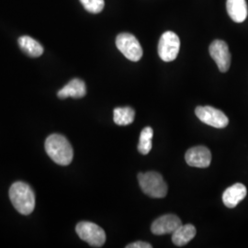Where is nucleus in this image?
Wrapping results in <instances>:
<instances>
[{
	"label": "nucleus",
	"instance_id": "17",
	"mask_svg": "<svg viewBox=\"0 0 248 248\" xmlns=\"http://www.w3.org/2000/svg\"><path fill=\"white\" fill-rule=\"evenodd\" d=\"M153 136H154V131L151 127H145L140 134V139L138 143V151L140 154L143 155H148L150 153L152 146H153Z\"/></svg>",
	"mask_w": 248,
	"mask_h": 248
},
{
	"label": "nucleus",
	"instance_id": "15",
	"mask_svg": "<svg viewBox=\"0 0 248 248\" xmlns=\"http://www.w3.org/2000/svg\"><path fill=\"white\" fill-rule=\"evenodd\" d=\"M20 49L31 57H39L44 53L42 45L30 36H22L18 39Z\"/></svg>",
	"mask_w": 248,
	"mask_h": 248
},
{
	"label": "nucleus",
	"instance_id": "5",
	"mask_svg": "<svg viewBox=\"0 0 248 248\" xmlns=\"http://www.w3.org/2000/svg\"><path fill=\"white\" fill-rule=\"evenodd\" d=\"M116 46L124 56L133 62H138L142 57V48L135 36L124 32L117 36Z\"/></svg>",
	"mask_w": 248,
	"mask_h": 248
},
{
	"label": "nucleus",
	"instance_id": "9",
	"mask_svg": "<svg viewBox=\"0 0 248 248\" xmlns=\"http://www.w3.org/2000/svg\"><path fill=\"white\" fill-rule=\"evenodd\" d=\"M185 159L190 167L205 169L211 165L212 153L205 146H196L187 150Z\"/></svg>",
	"mask_w": 248,
	"mask_h": 248
},
{
	"label": "nucleus",
	"instance_id": "7",
	"mask_svg": "<svg viewBox=\"0 0 248 248\" xmlns=\"http://www.w3.org/2000/svg\"><path fill=\"white\" fill-rule=\"evenodd\" d=\"M195 114L201 122L217 129L225 128L229 124L228 117L222 110L213 107H197Z\"/></svg>",
	"mask_w": 248,
	"mask_h": 248
},
{
	"label": "nucleus",
	"instance_id": "6",
	"mask_svg": "<svg viewBox=\"0 0 248 248\" xmlns=\"http://www.w3.org/2000/svg\"><path fill=\"white\" fill-rule=\"evenodd\" d=\"M180 49V40L173 31H166L160 38L158 54L164 62H172L178 55Z\"/></svg>",
	"mask_w": 248,
	"mask_h": 248
},
{
	"label": "nucleus",
	"instance_id": "1",
	"mask_svg": "<svg viewBox=\"0 0 248 248\" xmlns=\"http://www.w3.org/2000/svg\"><path fill=\"white\" fill-rule=\"evenodd\" d=\"M45 151L50 158L60 166H68L74 157V151L68 140L58 133L51 134L45 141Z\"/></svg>",
	"mask_w": 248,
	"mask_h": 248
},
{
	"label": "nucleus",
	"instance_id": "13",
	"mask_svg": "<svg viewBox=\"0 0 248 248\" xmlns=\"http://www.w3.org/2000/svg\"><path fill=\"white\" fill-rule=\"evenodd\" d=\"M226 9L228 15L234 22H244L248 17V5L246 0H227Z\"/></svg>",
	"mask_w": 248,
	"mask_h": 248
},
{
	"label": "nucleus",
	"instance_id": "14",
	"mask_svg": "<svg viewBox=\"0 0 248 248\" xmlns=\"http://www.w3.org/2000/svg\"><path fill=\"white\" fill-rule=\"evenodd\" d=\"M195 226L192 224H181L177 230L172 233V242L177 247H184L188 242L195 237Z\"/></svg>",
	"mask_w": 248,
	"mask_h": 248
},
{
	"label": "nucleus",
	"instance_id": "19",
	"mask_svg": "<svg viewBox=\"0 0 248 248\" xmlns=\"http://www.w3.org/2000/svg\"><path fill=\"white\" fill-rule=\"evenodd\" d=\"M127 248H152L150 244L146 243V242H142V241H138V242H134L133 244L128 245Z\"/></svg>",
	"mask_w": 248,
	"mask_h": 248
},
{
	"label": "nucleus",
	"instance_id": "18",
	"mask_svg": "<svg viewBox=\"0 0 248 248\" xmlns=\"http://www.w3.org/2000/svg\"><path fill=\"white\" fill-rule=\"evenodd\" d=\"M85 9L93 14L100 13L105 6L104 0H80Z\"/></svg>",
	"mask_w": 248,
	"mask_h": 248
},
{
	"label": "nucleus",
	"instance_id": "4",
	"mask_svg": "<svg viewBox=\"0 0 248 248\" xmlns=\"http://www.w3.org/2000/svg\"><path fill=\"white\" fill-rule=\"evenodd\" d=\"M76 232L80 239L87 242L91 247L101 248L106 242L105 232L94 222H80L76 227Z\"/></svg>",
	"mask_w": 248,
	"mask_h": 248
},
{
	"label": "nucleus",
	"instance_id": "12",
	"mask_svg": "<svg viewBox=\"0 0 248 248\" xmlns=\"http://www.w3.org/2000/svg\"><path fill=\"white\" fill-rule=\"evenodd\" d=\"M87 94V87L83 80L75 78L65 85L57 93L60 98H80L85 97Z\"/></svg>",
	"mask_w": 248,
	"mask_h": 248
},
{
	"label": "nucleus",
	"instance_id": "11",
	"mask_svg": "<svg viewBox=\"0 0 248 248\" xmlns=\"http://www.w3.org/2000/svg\"><path fill=\"white\" fill-rule=\"evenodd\" d=\"M248 189L244 184L236 183L228 187L222 194V202L227 208H235L247 197Z\"/></svg>",
	"mask_w": 248,
	"mask_h": 248
},
{
	"label": "nucleus",
	"instance_id": "10",
	"mask_svg": "<svg viewBox=\"0 0 248 248\" xmlns=\"http://www.w3.org/2000/svg\"><path fill=\"white\" fill-rule=\"evenodd\" d=\"M182 224L181 220L174 214H166L153 222L151 231L155 235L173 233Z\"/></svg>",
	"mask_w": 248,
	"mask_h": 248
},
{
	"label": "nucleus",
	"instance_id": "8",
	"mask_svg": "<svg viewBox=\"0 0 248 248\" xmlns=\"http://www.w3.org/2000/svg\"><path fill=\"white\" fill-rule=\"evenodd\" d=\"M210 54L222 73L228 71L231 65V53L227 44L222 40H215L210 45Z\"/></svg>",
	"mask_w": 248,
	"mask_h": 248
},
{
	"label": "nucleus",
	"instance_id": "2",
	"mask_svg": "<svg viewBox=\"0 0 248 248\" xmlns=\"http://www.w3.org/2000/svg\"><path fill=\"white\" fill-rule=\"evenodd\" d=\"M9 199L14 208L23 215H29L35 207V194L30 185L18 181L9 189Z\"/></svg>",
	"mask_w": 248,
	"mask_h": 248
},
{
	"label": "nucleus",
	"instance_id": "3",
	"mask_svg": "<svg viewBox=\"0 0 248 248\" xmlns=\"http://www.w3.org/2000/svg\"><path fill=\"white\" fill-rule=\"evenodd\" d=\"M138 181L142 191L151 198L162 199L168 194V185L157 172L139 173Z\"/></svg>",
	"mask_w": 248,
	"mask_h": 248
},
{
	"label": "nucleus",
	"instance_id": "16",
	"mask_svg": "<svg viewBox=\"0 0 248 248\" xmlns=\"http://www.w3.org/2000/svg\"><path fill=\"white\" fill-rule=\"evenodd\" d=\"M135 117L134 109L130 107L116 108L113 111V121L117 125L126 126L133 123Z\"/></svg>",
	"mask_w": 248,
	"mask_h": 248
}]
</instances>
